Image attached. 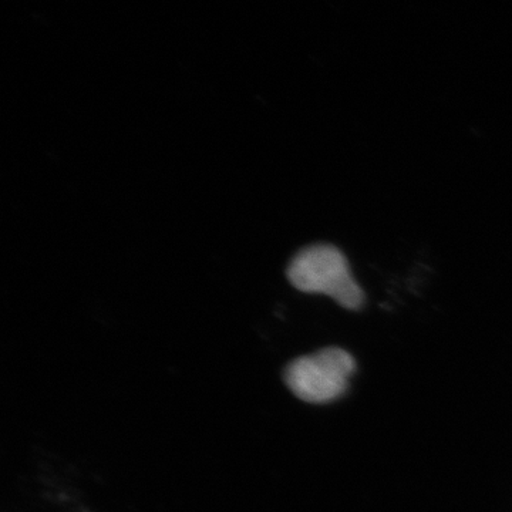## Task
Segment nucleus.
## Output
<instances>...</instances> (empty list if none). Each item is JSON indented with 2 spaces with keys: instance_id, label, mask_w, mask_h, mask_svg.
<instances>
[{
  "instance_id": "f257e3e1",
  "label": "nucleus",
  "mask_w": 512,
  "mask_h": 512,
  "mask_svg": "<svg viewBox=\"0 0 512 512\" xmlns=\"http://www.w3.org/2000/svg\"><path fill=\"white\" fill-rule=\"evenodd\" d=\"M288 279L298 291L323 293L349 311H359L365 303V293L353 278L348 259L333 245L301 249L288 266Z\"/></svg>"
},
{
  "instance_id": "f03ea898",
  "label": "nucleus",
  "mask_w": 512,
  "mask_h": 512,
  "mask_svg": "<svg viewBox=\"0 0 512 512\" xmlns=\"http://www.w3.org/2000/svg\"><path fill=\"white\" fill-rule=\"evenodd\" d=\"M355 370L356 362L349 352L326 348L289 363L284 380L289 390L303 402L326 404L345 394Z\"/></svg>"
}]
</instances>
